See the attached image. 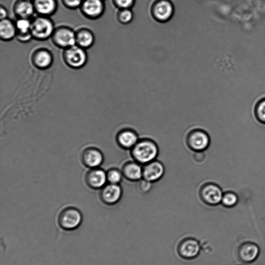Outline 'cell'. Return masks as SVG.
Here are the masks:
<instances>
[{
    "label": "cell",
    "instance_id": "obj_23",
    "mask_svg": "<svg viewBox=\"0 0 265 265\" xmlns=\"http://www.w3.org/2000/svg\"><path fill=\"white\" fill-rule=\"evenodd\" d=\"M15 23L17 34H25L31 32V19L17 18Z\"/></svg>",
    "mask_w": 265,
    "mask_h": 265
},
{
    "label": "cell",
    "instance_id": "obj_10",
    "mask_svg": "<svg viewBox=\"0 0 265 265\" xmlns=\"http://www.w3.org/2000/svg\"><path fill=\"white\" fill-rule=\"evenodd\" d=\"M122 195L123 191L120 184L110 183L102 188L100 197L104 204L114 205L121 200Z\"/></svg>",
    "mask_w": 265,
    "mask_h": 265
},
{
    "label": "cell",
    "instance_id": "obj_12",
    "mask_svg": "<svg viewBox=\"0 0 265 265\" xmlns=\"http://www.w3.org/2000/svg\"><path fill=\"white\" fill-rule=\"evenodd\" d=\"M163 164L155 160L143 166V178L151 182L160 180L165 174Z\"/></svg>",
    "mask_w": 265,
    "mask_h": 265
},
{
    "label": "cell",
    "instance_id": "obj_3",
    "mask_svg": "<svg viewBox=\"0 0 265 265\" xmlns=\"http://www.w3.org/2000/svg\"><path fill=\"white\" fill-rule=\"evenodd\" d=\"M62 58L69 68L79 70L86 65L88 56L86 49L75 45L63 50Z\"/></svg>",
    "mask_w": 265,
    "mask_h": 265
},
{
    "label": "cell",
    "instance_id": "obj_29",
    "mask_svg": "<svg viewBox=\"0 0 265 265\" xmlns=\"http://www.w3.org/2000/svg\"><path fill=\"white\" fill-rule=\"evenodd\" d=\"M116 7L121 9H129L134 6L135 0H113Z\"/></svg>",
    "mask_w": 265,
    "mask_h": 265
},
{
    "label": "cell",
    "instance_id": "obj_6",
    "mask_svg": "<svg viewBox=\"0 0 265 265\" xmlns=\"http://www.w3.org/2000/svg\"><path fill=\"white\" fill-rule=\"evenodd\" d=\"M201 251V246L199 241L192 237L183 239L179 243L177 248L179 256L186 260L196 258L200 255Z\"/></svg>",
    "mask_w": 265,
    "mask_h": 265
},
{
    "label": "cell",
    "instance_id": "obj_19",
    "mask_svg": "<svg viewBox=\"0 0 265 265\" xmlns=\"http://www.w3.org/2000/svg\"><path fill=\"white\" fill-rule=\"evenodd\" d=\"M117 140L118 144L123 148L131 149L139 142L137 132L130 129L123 130L118 134Z\"/></svg>",
    "mask_w": 265,
    "mask_h": 265
},
{
    "label": "cell",
    "instance_id": "obj_24",
    "mask_svg": "<svg viewBox=\"0 0 265 265\" xmlns=\"http://www.w3.org/2000/svg\"><path fill=\"white\" fill-rule=\"evenodd\" d=\"M123 178V175L121 171L117 169H110L107 172L108 181L110 183L120 184Z\"/></svg>",
    "mask_w": 265,
    "mask_h": 265
},
{
    "label": "cell",
    "instance_id": "obj_5",
    "mask_svg": "<svg viewBox=\"0 0 265 265\" xmlns=\"http://www.w3.org/2000/svg\"><path fill=\"white\" fill-rule=\"evenodd\" d=\"M82 220L80 211L73 207H68L62 210L60 213L58 223L62 229L72 230L80 226Z\"/></svg>",
    "mask_w": 265,
    "mask_h": 265
},
{
    "label": "cell",
    "instance_id": "obj_1",
    "mask_svg": "<svg viewBox=\"0 0 265 265\" xmlns=\"http://www.w3.org/2000/svg\"><path fill=\"white\" fill-rule=\"evenodd\" d=\"M131 152L135 161L144 166L156 160L159 151L155 143L146 139L140 140Z\"/></svg>",
    "mask_w": 265,
    "mask_h": 265
},
{
    "label": "cell",
    "instance_id": "obj_17",
    "mask_svg": "<svg viewBox=\"0 0 265 265\" xmlns=\"http://www.w3.org/2000/svg\"><path fill=\"white\" fill-rule=\"evenodd\" d=\"M259 252V248L256 244L247 243L243 244L238 249V254L242 261L249 263L257 258Z\"/></svg>",
    "mask_w": 265,
    "mask_h": 265
},
{
    "label": "cell",
    "instance_id": "obj_15",
    "mask_svg": "<svg viewBox=\"0 0 265 265\" xmlns=\"http://www.w3.org/2000/svg\"><path fill=\"white\" fill-rule=\"evenodd\" d=\"M13 9L17 18L31 19L36 14L33 2L29 0H17Z\"/></svg>",
    "mask_w": 265,
    "mask_h": 265
},
{
    "label": "cell",
    "instance_id": "obj_18",
    "mask_svg": "<svg viewBox=\"0 0 265 265\" xmlns=\"http://www.w3.org/2000/svg\"><path fill=\"white\" fill-rule=\"evenodd\" d=\"M154 15L158 20L165 21L170 19L174 13V7L168 0H161L155 5Z\"/></svg>",
    "mask_w": 265,
    "mask_h": 265
},
{
    "label": "cell",
    "instance_id": "obj_11",
    "mask_svg": "<svg viewBox=\"0 0 265 265\" xmlns=\"http://www.w3.org/2000/svg\"><path fill=\"white\" fill-rule=\"evenodd\" d=\"M31 62L37 69L45 70L49 69L54 62L52 53L44 48L37 49L31 55Z\"/></svg>",
    "mask_w": 265,
    "mask_h": 265
},
{
    "label": "cell",
    "instance_id": "obj_28",
    "mask_svg": "<svg viewBox=\"0 0 265 265\" xmlns=\"http://www.w3.org/2000/svg\"><path fill=\"white\" fill-rule=\"evenodd\" d=\"M84 0H61L63 5L69 10H76L81 7Z\"/></svg>",
    "mask_w": 265,
    "mask_h": 265
},
{
    "label": "cell",
    "instance_id": "obj_21",
    "mask_svg": "<svg viewBox=\"0 0 265 265\" xmlns=\"http://www.w3.org/2000/svg\"><path fill=\"white\" fill-rule=\"evenodd\" d=\"M17 29L15 22L7 18L0 21V39L4 42H10L16 38Z\"/></svg>",
    "mask_w": 265,
    "mask_h": 265
},
{
    "label": "cell",
    "instance_id": "obj_33",
    "mask_svg": "<svg viewBox=\"0 0 265 265\" xmlns=\"http://www.w3.org/2000/svg\"><path fill=\"white\" fill-rule=\"evenodd\" d=\"M103 1H104V0H103Z\"/></svg>",
    "mask_w": 265,
    "mask_h": 265
},
{
    "label": "cell",
    "instance_id": "obj_26",
    "mask_svg": "<svg viewBox=\"0 0 265 265\" xmlns=\"http://www.w3.org/2000/svg\"><path fill=\"white\" fill-rule=\"evenodd\" d=\"M257 118L262 123H265V98L260 100L255 108Z\"/></svg>",
    "mask_w": 265,
    "mask_h": 265
},
{
    "label": "cell",
    "instance_id": "obj_2",
    "mask_svg": "<svg viewBox=\"0 0 265 265\" xmlns=\"http://www.w3.org/2000/svg\"><path fill=\"white\" fill-rule=\"evenodd\" d=\"M31 21V33L34 39L44 41L51 39L56 27L50 17L37 15Z\"/></svg>",
    "mask_w": 265,
    "mask_h": 265
},
{
    "label": "cell",
    "instance_id": "obj_8",
    "mask_svg": "<svg viewBox=\"0 0 265 265\" xmlns=\"http://www.w3.org/2000/svg\"><path fill=\"white\" fill-rule=\"evenodd\" d=\"M188 143L190 148L196 152L208 151L211 144L209 136L205 131L196 129L192 131L189 136Z\"/></svg>",
    "mask_w": 265,
    "mask_h": 265
},
{
    "label": "cell",
    "instance_id": "obj_30",
    "mask_svg": "<svg viewBox=\"0 0 265 265\" xmlns=\"http://www.w3.org/2000/svg\"><path fill=\"white\" fill-rule=\"evenodd\" d=\"M15 38L19 42L21 43H28L32 39H34L31 32L25 34H17Z\"/></svg>",
    "mask_w": 265,
    "mask_h": 265
},
{
    "label": "cell",
    "instance_id": "obj_16",
    "mask_svg": "<svg viewBox=\"0 0 265 265\" xmlns=\"http://www.w3.org/2000/svg\"><path fill=\"white\" fill-rule=\"evenodd\" d=\"M32 2L36 14L38 15L50 17L58 10L57 0H34Z\"/></svg>",
    "mask_w": 265,
    "mask_h": 265
},
{
    "label": "cell",
    "instance_id": "obj_25",
    "mask_svg": "<svg viewBox=\"0 0 265 265\" xmlns=\"http://www.w3.org/2000/svg\"><path fill=\"white\" fill-rule=\"evenodd\" d=\"M238 198L237 195L232 192H227L224 194L221 204L226 207H232L238 203Z\"/></svg>",
    "mask_w": 265,
    "mask_h": 265
},
{
    "label": "cell",
    "instance_id": "obj_9",
    "mask_svg": "<svg viewBox=\"0 0 265 265\" xmlns=\"http://www.w3.org/2000/svg\"><path fill=\"white\" fill-rule=\"evenodd\" d=\"M79 9L87 19L96 20L103 15L105 6L103 0H84Z\"/></svg>",
    "mask_w": 265,
    "mask_h": 265
},
{
    "label": "cell",
    "instance_id": "obj_32",
    "mask_svg": "<svg viewBox=\"0 0 265 265\" xmlns=\"http://www.w3.org/2000/svg\"><path fill=\"white\" fill-rule=\"evenodd\" d=\"M29 1L33 2L34 0H29Z\"/></svg>",
    "mask_w": 265,
    "mask_h": 265
},
{
    "label": "cell",
    "instance_id": "obj_31",
    "mask_svg": "<svg viewBox=\"0 0 265 265\" xmlns=\"http://www.w3.org/2000/svg\"><path fill=\"white\" fill-rule=\"evenodd\" d=\"M9 13L7 8L4 6L2 5L0 7V19L3 20L8 18Z\"/></svg>",
    "mask_w": 265,
    "mask_h": 265
},
{
    "label": "cell",
    "instance_id": "obj_27",
    "mask_svg": "<svg viewBox=\"0 0 265 265\" xmlns=\"http://www.w3.org/2000/svg\"><path fill=\"white\" fill-rule=\"evenodd\" d=\"M134 18L132 13L129 9H122L118 14V19L123 23L130 22Z\"/></svg>",
    "mask_w": 265,
    "mask_h": 265
},
{
    "label": "cell",
    "instance_id": "obj_20",
    "mask_svg": "<svg viewBox=\"0 0 265 265\" xmlns=\"http://www.w3.org/2000/svg\"><path fill=\"white\" fill-rule=\"evenodd\" d=\"M95 41L94 35L90 29L82 28L76 31V45L86 50L91 48Z\"/></svg>",
    "mask_w": 265,
    "mask_h": 265
},
{
    "label": "cell",
    "instance_id": "obj_13",
    "mask_svg": "<svg viewBox=\"0 0 265 265\" xmlns=\"http://www.w3.org/2000/svg\"><path fill=\"white\" fill-rule=\"evenodd\" d=\"M107 181V173L97 168L92 169L85 176V181L88 186L94 189L102 188Z\"/></svg>",
    "mask_w": 265,
    "mask_h": 265
},
{
    "label": "cell",
    "instance_id": "obj_14",
    "mask_svg": "<svg viewBox=\"0 0 265 265\" xmlns=\"http://www.w3.org/2000/svg\"><path fill=\"white\" fill-rule=\"evenodd\" d=\"M82 160L86 167L95 169L101 165L104 160V156L98 149L95 148H88L84 150L82 154Z\"/></svg>",
    "mask_w": 265,
    "mask_h": 265
},
{
    "label": "cell",
    "instance_id": "obj_4",
    "mask_svg": "<svg viewBox=\"0 0 265 265\" xmlns=\"http://www.w3.org/2000/svg\"><path fill=\"white\" fill-rule=\"evenodd\" d=\"M54 45L63 50L76 45V31L69 26H57L51 39Z\"/></svg>",
    "mask_w": 265,
    "mask_h": 265
},
{
    "label": "cell",
    "instance_id": "obj_22",
    "mask_svg": "<svg viewBox=\"0 0 265 265\" xmlns=\"http://www.w3.org/2000/svg\"><path fill=\"white\" fill-rule=\"evenodd\" d=\"M123 177L132 181H139L143 178V166L137 162L127 163L122 171Z\"/></svg>",
    "mask_w": 265,
    "mask_h": 265
},
{
    "label": "cell",
    "instance_id": "obj_7",
    "mask_svg": "<svg viewBox=\"0 0 265 265\" xmlns=\"http://www.w3.org/2000/svg\"><path fill=\"white\" fill-rule=\"evenodd\" d=\"M223 195L219 185L213 183L205 184L201 191L203 201L209 206H216L221 203Z\"/></svg>",
    "mask_w": 265,
    "mask_h": 265
}]
</instances>
